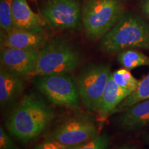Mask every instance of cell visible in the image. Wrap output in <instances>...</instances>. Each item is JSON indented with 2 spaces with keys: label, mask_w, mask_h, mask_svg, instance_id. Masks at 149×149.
<instances>
[{
  "label": "cell",
  "mask_w": 149,
  "mask_h": 149,
  "mask_svg": "<svg viewBox=\"0 0 149 149\" xmlns=\"http://www.w3.org/2000/svg\"><path fill=\"white\" fill-rule=\"evenodd\" d=\"M131 92L122 88L113 79L112 72L108 80L99 105L98 114L101 118L111 115L112 112L119 104L131 94Z\"/></svg>",
  "instance_id": "5bb4252c"
},
{
  "label": "cell",
  "mask_w": 149,
  "mask_h": 149,
  "mask_svg": "<svg viewBox=\"0 0 149 149\" xmlns=\"http://www.w3.org/2000/svg\"><path fill=\"white\" fill-rule=\"evenodd\" d=\"M0 149H20L2 126L0 127Z\"/></svg>",
  "instance_id": "ffe728a7"
},
{
  "label": "cell",
  "mask_w": 149,
  "mask_h": 149,
  "mask_svg": "<svg viewBox=\"0 0 149 149\" xmlns=\"http://www.w3.org/2000/svg\"><path fill=\"white\" fill-rule=\"evenodd\" d=\"M81 61L80 52L64 37L48 40L39 52L33 77L53 74H68Z\"/></svg>",
  "instance_id": "3957f363"
},
{
  "label": "cell",
  "mask_w": 149,
  "mask_h": 149,
  "mask_svg": "<svg viewBox=\"0 0 149 149\" xmlns=\"http://www.w3.org/2000/svg\"><path fill=\"white\" fill-rule=\"evenodd\" d=\"M25 79L0 68V106L1 109L11 107L23 94Z\"/></svg>",
  "instance_id": "8fae6325"
},
{
  "label": "cell",
  "mask_w": 149,
  "mask_h": 149,
  "mask_svg": "<svg viewBox=\"0 0 149 149\" xmlns=\"http://www.w3.org/2000/svg\"><path fill=\"white\" fill-rule=\"evenodd\" d=\"M120 0H84L82 28L91 41L100 40L124 13Z\"/></svg>",
  "instance_id": "277c9868"
},
{
  "label": "cell",
  "mask_w": 149,
  "mask_h": 149,
  "mask_svg": "<svg viewBox=\"0 0 149 149\" xmlns=\"http://www.w3.org/2000/svg\"><path fill=\"white\" fill-rule=\"evenodd\" d=\"M13 0L0 1V27L5 33H10L14 29L12 14Z\"/></svg>",
  "instance_id": "ac0fdd59"
},
{
  "label": "cell",
  "mask_w": 149,
  "mask_h": 149,
  "mask_svg": "<svg viewBox=\"0 0 149 149\" xmlns=\"http://www.w3.org/2000/svg\"><path fill=\"white\" fill-rule=\"evenodd\" d=\"M39 52L37 50L1 47V67L24 79L32 78Z\"/></svg>",
  "instance_id": "9c48e42d"
},
{
  "label": "cell",
  "mask_w": 149,
  "mask_h": 149,
  "mask_svg": "<svg viewBox=\"0 0 149 149\" xmlns=\"http://www.w3.org/2000/svg\"><path fill=\"white\" fill-rule=\"evenodd\" d=\"M33 84L51 103L74 109L82 104L74 79L68 74H53L32 77Z\"/></svg>",
  "instance_id": "5b68a950"
},
{
  "label": "cell",
  "mask_w": 149,
  "mask_h": 149,
  "mask_svg": "<svg viewBox=\"0 0 149 149\" xmlns=\"http://www.w3.org/2000/svg\"><path fill=\"white\" fill-rule=\"evenodd\" d=\"M40 12L50 27L68 31L82 28V5L79 0H45Z\"/></svg>",
  "instance_id": "52a82bcc"
},
{
  "label": "cell",
  "mask_w": 149,
  "mask_h": 149,
  "mask_svg": "<svg viewBox=\"0 0 149 149\" xmlns=\"http://www.w3.org/2000/svg\"><path fill=\"white\" fill-rule=\"evenodd\" d=\"M117 124L126 131H135L149 126V99L137 102L121 112Z\"/></svg>",
  "instance_id": "7c38bea8"
},
{
  "label": "cell",
  "mask_w": 149,
  "mask_h": 149,
  "mask_svg": "<svg viewBox=\"0 0 149 149\" xmlns=\"http://www.w3.org/2000/svg\"><path fill=\"white\" fill-rule=\"evenodd\" d=\"M111 145V138L107 133L100 134L95 138L71 149H109Z\"/></svg>",
  "instance_id": "d6986e66"
},
{
  "label": "cell",
  "mask_w": 149,
  "mask_h": 149,
  "mask_svg": "<svg viewBox=\"0 0 149 149\" xmlns=\"http://www.w3.org/2000/svg\"><path fill=\"white\" fill-rule=\"evenodd\" d=\"M111 72V65L107 63H92L83 67L74 78L87 111L98 113L102 93Z\"/></svg>",
  "instance_id": "8992f818"
},
{
  "label": "cell",
  "mask_w": 149,
  "mask_h": 149,
  "mask_svg": "<svg viewBox=\"0 0 149 149\" xmlns=\"http://www.w3.org/2000/svg\"><path fill=\"white\" fill-rule=\"evenodd\" d=\"M147 99H149V72L144 79L141 80L137 88L128 96L122 103L119 104L112 112L111 115L121 113L130 106Z\"/></svg>",
  "instance_id": "2e32d148"
},
{
  "label": "cell",
  "mask_w": 149,
  "mask_h": 149,
  "mask_svg": "<svg viewBox=\"0 0 149 149\" xmlns=\"http://www.w3.org/2000/svg\"><path fill=\"white\" fill-rule=\"evenodd\" d=\"M140 8L142 13L149 20V0H141Z\"/></svg>",
  "instance_id": "7402d4cb"
},
{
  "label": "cell",
  "mask_w": 149,
  "mask_h": 149,
  "mask_svg": "<svg viewBox=\"0 0 149 149\" xmlns=\"http://www.w3.org/2000/svg\"><path fill=\"white\" fill-rule=\"evenodd\" d=\"M55 118V111L39 93L25 95L7 116L9 135L22 143L31 142L44 133Z\"/></svg>",
  "instance_id": "6da1fadb"
},
{
  "label": "cell",
  "mask_w": 149,
  "mask_h": 149,
  "mask_svg": "<svg viewBox=\"0 0 149 149\" xmlns=\"http://www.w3.org/2000/svg\"><path fill=\"white\" fill-rule=\"evenodd\" d=\"M48 41V35L43 28L30 30L13 29L9 33L1 31V47L40 51Z\"/></svg>",
  "instance_id": "30bf717a"
},
{
  "label": "cell",
  "mask_w": 149,
  "mask_h": 149,
  "mask_svg": "<svg viewBox=\"0 0 149 149\" xmlns=\"http://www.w3.org/2000/svg\"><path fill=\"white\" fill-rule=\"evenodd\" d=\"M112 76L117 85L131 93L137 88L140 82L139 80L133 77L129 70L124 68L112 72Z\"/></svg>",
  "instance_id": "e0dca14e"
},
{
  "label": "cell",
  "mask_w": 149,
  "mask_h": 149,
  "mask_svg": "<svg viewBox=\"0 0 149 149\" xmlns=\"http://www.w3.org/2000/svg\"><path fill=\"white\" fill-rule=\"evenodd\" d=\"M143 140L146 144L149 145V132L145 134L144 137H143Z\"/></svg>",
  "instance_id": "cb8c5ba5"
},
{
  "label": "cell",
  "mask_w": 149,
  "mask_h": 149,
  "mask_svg": "<svg viewBox=\"0 0 149 149\" xmlns=\"http://www.w3.org/2000/svg\"><path fill=\"white\" fill-rule=\"evenodd\" d=\"M100 135L95 122L91 117L78 116L59 124L44 136L64 146H76L95 138Z\"/></svg>",
  "instance_id": "ba28073f"
},
{
  "label": "cell",
  "mask_w": 149,
  "mask_h": 149,
  "mask_svg": "<svg viewBox=\"0 0 149 149\" xmlns=\"http://www.w3.org/2000/svg\"><path fill=\"white\" fill-rule=\"evenodd\" d=\"M72 147H68L59 144L57 141L44 139L42 142L35 146L34 149H71Z\"/></svg>",
  "instance_id": "44dd1931"
},
{
  "label": "cell",
  "mask_w": 149,
  "mask_h": 149,
  "mask_svg": "<svg viewBox=\"0 0 149 149\" xmlns=\"http://www.w3.org/2000/svg\"><path fill=\"white\" fill-rule=\"evenodd\" d=\"M117 60L124 68L133 70L139 66H149V56L135 49H126L117 53Z\"/></svg>",
  "instance_id": "9a60e30c"
},
{
  "label": "cell",
  "mask_w": 149,
  "mask_h": 149,
  "mask_svg": "<svg viewBox=\"0 0 149 149\" xmlns=\"http://www.w3.org/2000/svg\"><path fill=\"white\" fill-rule=\"evenodd\" d=\"M12 14L14 29L30 30L46 25L41 15L31 8L27 0H13Z\"/></svg>",
  "instance_id": "4fadbf2b"
},
{
  "label": "cell",
  "mask_w": 149,
  "mask_h": 149,
  "mask_svg": "<svg viewBox=\"0 0 149 149\" xmlns=\"http://www.w3.org/2000/svg\"><path fill=\"white\" fill-rule=\"evenodd\" d=\"M99 48L102 53L111 55L126 49L149 50V24L137 14L126 11L99 40Z\"/></svg>",
  "instance_id": "7a4b0ae2"
},
{
  "label": "cell",
  "mask_w": 149,
  "mask_h": 149,
  "mask_svg": "<svg viewBox=\"0 0 149 149\" xmlns=\"http://www.w3.org/2000/svg\"><path fill=\"white\" fill-rule=\"evenodd\" d=\"M114 149H139L137 147L131 146V145H123V146H120L117 147Z\"/></svg>",
  "instance_id": "603a6c76"
}]
</instances>
